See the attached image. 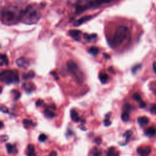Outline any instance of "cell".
Returning a JSON list of instances; mask_svg holds the SVG:
<instances>
[{"label": "cell", "instance_id": "obj_1", "mask_svg": "<svg viewBox=\"0 0 156 156\" xmlns=\"http://www.w3.org/2000/svg\"><path fill=\"white\" fill-rule=\"evenodd\" d=\"M41 17V12L37 5H29L22 11L20 21L27 24H33L37 23Z\"/></svg>", "mask_w": 156, "mask_h": 156}, {"label": "cell", "instance_id": "obj_2", "mask_svg": "<svg viewBox=\"0 0 156 156\" xmlns=\"http://www.w3.org/2000/svg\"><path fill=\"white\" fill-rule=\"evenodd\" d=\"M22 11L15 6H7L3 9L2 13V22L6 24H13L20 21Z\"/></svg>", "mask_w": 156, "mask_h": 156}, {"label": "cell", "instance_id": "obj_3", "mask_svg": "<svg viewBox=\"0 0 156 156\" xmlns=\"http://www.w3.org/2000/svg\"><path fill=\"white\" fill-rule=\"evenodd\" d=\"M131 36V33L128 27L126 26L118 27L114 36L113 37L111 44L113 48H116L121 45L127 40H128Z\"/></svg>", "mask_w": 156, "mask_h": 156}, {"label": "cell", "instance_id": "obj_4", "mask_svg": "<svg viewBox=\"0 0 156 156\" xmlns=\"http://www.w3.org/2000/svg\"><path fill=\"white\" fill-rule=\"evenodd\" d=\"M16 75L12 70H3L0 74V80L7 84H10L15 82Z\"/></svg>", "mask_w": 156, "mask_h": 156}, {"label": "cell", "instance_id": "obj_5", "mask_svg": "<svg viewBox=\"0 0 156 156\" xmlns=\"http://www.w3.org/2000/svg\"><path fill=\"white\" fill-rule=\"evenodd\" d=\"M67 67L68 72L72 75L76 76L77 78L79 79L80 76L79 75V67L75 62H73V60L68 61L67 63Z\"/></svg>", "mask_w": 156, "mask_h": 156}, {"label": "cell", "instance_id": "obj_6", "mask_svg": "<svg viewBox=\"0 0 156 156\" xmlns=\"http://www.w3.org/2000/svg\"><path fill=\"white\" fill-rule=\"evenodd\" d=\"M114 0H90L86 5L85 9L97 8L104 4H108L112 2Z\"/></svg>", "mask_w": 156, "mask_h": 156}, {"label": "cell", "instance_id": "obj_7", "mask_svg": "<svg viewBox=\"0 0 156 156\" xmlns=\"http://www.w3.org/2000/svg\"><path fill=\"white\" fill-rule=\"evenodd\" d=\"M16 64L19 67L23 68H27L29 65V60L24 57L18 58L16 60Z\"/></svg>", "mask_w": 156, "mask_h": 156}, {"label": "cell", "instance_id": "obj_8", "mask_svg": "<svg viewBox=\"0 0 156 156\" xmlns=\"http://www.w3.org/2000/svg\"><path fill=\"white\" fill-rule=\"evenodd\" d=\"M151 152V149L150 147H145V148H138L137 149V152L140 155V156H148Z\"/></svg>", "mask_w": 156, "mask_h": 156}, {"label": "cell", "instance_id": "obj_9", "mask_svg": "<svg viewBox=\"0 0 156 156\" xmlns=\"http://www.w3.org/2000/svg\"><path fill=\"white\" fill-rule=\"evenodd\" d=\"M91 17H92L91 16H84V17H82L81 18H79L78 20H77L75 22L74 26H79L81 25L82 24L85 23L88 20H89L90 18H91Z\"/></svg>", "mask_w": 156, "mask_h": 156}, {"label": "cell", "instance_id": "obj_10", "mask_svg": "<svg viewBox=\"0 0 156 156\" xmlns=\"http://www.w3.org/2000/svg\"><path fill=\"white\" fill-rule=\"evenodd\" d=\"M81 31L79 30H71L69 31V35L76 40H79L81 37Z\"/></svg>", "mask_w": 156, "mask_h": 156}, {"label": "cell", "instance_id": "obj_11", "mask_svg": "<svg viewBox=\"0 0 156 156\" xmlns=\"http://www.w3.org/2000/svg\"><path fill=\"white\" fill-rule=\"evenodd\" d=\"M138 123L140 124L141 126H143L146 125V124L149 123V118L146 116H141L138 118Z\"/></svg>", "mask_w": 156, "mask_h": 156}, {"label": "cell", "instance_id": "obj_12", "mask_svg": "<svg viewBox=\"0 0 156 156\" xmlns=\"http://www.w3.org/2000/svg\"><path fill=\"white\" fill-rule=\"evenodd\" d=\"M99 78H100V80L101 81V83L104 84L107 83V81L109 79V76L106 73L102 72V73H101L100 74Z\"/></svg>", "mask_w": 156, "mask_h": 156}, {"label": "cell", "instance_id": "obj_13", "mask_svg": "<svg viewBox=\"0 0 156 156\" xmlns=\"http://www.w3.org/2000/svg\"><path fill=\"white\" fill-rule=\"evenodd\" d=\"M71 118L75 122H78L80 120V118L78 112L75 110H72L71 111Z\"/></svg>", "mask_w": 156, "mask_h": 156}, {"label": "cell", "instance_id": "obj_14", "mask_svg": "<svg viewBox=\"0 0 156 156\" xmlns=\"http://www.w3.org/2000/svg\"><path fill=\"white\" fill-rule=\"evenodd\" d=\"M145 134H146V135H148V136L156 135V128H153V127H151L146 131Z\"/></svg>", "mask_w": 156, "mask_h": 156}, {"label": "cell", "instance_id": "obj_15", "mask_svg": "<svg viewBox=\"0 0 156 156\" xmlns=\"http://www.w3.org/2000/svg\"><path fill=\"white\" fill-rule=\"evenodd\" d=\"M119 152L115 150L114 147H111L109 149L107 156H118Z\"/></svg>", "mask_w": 156, "mask_h": 156}, {"label": "cell", "instance_id": "obj_16", "mask_svg": "<svg viewBox=\"0 0 156 156\" xmlns=\"http://www.w3.org/2000/svg\"><path fill=\"white\" fill-rule=\"evenodd\" d=\"M88 53L90 54L95 56H96V55H97L98 54V53H99V48L98 47H97V46H91L88 49Z\"/></svg>", "mask_w": 156, "mask_h": 156}, {"label": "cell", "instance_id": "obj_17", "mask_svg": "<svg viewBox=\"0 0 156 156\" xmlns=\"http://www.w3.org/2000/svg\"><path fill=\"white\" fill-rule=\"evenodd\" d=\"M8 64H9V61L7 56L5 54H2L1 55V66L2 67L3 64H5V65H8Z\"/></svg>", "mask_w": 156, "mask_h": 156}, {"label": "cell", "instance_id": "obj_18", "mask_svg": "<svg viewBox=\"0 0 156 156\" xmlns=\"http://www.w3.org/2000/svg\"><path fill=\"white\" fill-rule=\"evenodd\" d=\"M97 37V35L96 34H84V37L85 40L88 41L92 40L93 39H96Z\"/></svg>", "mask_w": 156, "mask_h": 156}, {"label": "cell", "instance_id": "obj_19", "mask_svg": "<svg viewBox=\"0 0 156 156\" xmlns=\"http://www.w3.org/2000/svg\"><path fill=\"white\" fill-rule=\"evenodd\" d=\"M121 119H122L123 121H124V122L128 121L129 119V115L128 112H126V111L123 112V113H122V115H121Z\"/></svg>", "mask_w": 156, "mask_h": 156}, {"label": "cell", "instance_id": "obj_20", "mask_svg": "<svg viewBox=\"0 0 156 156\" xmlns=\"http://www.w3.org/2000/svg\"><path fill=\"white\" fill-rule=\"evenodd\" d=\"M45 115L48 118H53L55 116L54 113L49 109H46L45 110Z\"/></svg>", "mask_w": 156, "mask_h": 156}, {"label": "cell", "instance_id": "obj_21", "mask_svg": "<svg viewBox=\"0 0 156 156\" xmlns=\"http://www.w3.org/2000/svg\"><path fill=\"white\" fill-rule=\"evenodd\" d=\"M132 135V131H130V130L127 131L125 133H124V137H125V138H126V144L128 142V141L129 140Z\"/></svg>", "mask_w": 156, "mask_h": 156}, {"label": "cell", "instance_id": "obj_22", "mask_svg": "<svg viewBox=\"0 0 156 156\" xmlns=\"http://www.w3.org/2000/svg\"><path fill=\"white\" fill-rule=\"evenodd\" d=\"M6 149H7V151L8 153L9 154H11L13 152H15V151H14V146H12L11 144L10 143H8L6 144Z\"/></svg>", "mask_w": 156, "mask_h": 156}, {"label": "cell", "instance_id": "obj_23", "mask_svg": "<svg viewBox=\"0 0 156 156\" xmlns=\"http://www.w3.org/2000/svg\"><path fill=\"white\" fill-rule=\"evenodd\" d=\"M132 98H133L135 101H138V102H139V103H141L142 101H143L141 96L138 94V93H135L133 95V96H132Z\"/></svg>", "mask_w": 156, "mask_h": 156}, {"label": "cell", "instance_id": "obj_24", "mask_svg": "<svg viewBox=\"0 0 156 156\" xmlns=\"http://www.w3.org/2000/svg\"><path fill=\"white\" fill-rule=\"evenodd\" d=\"M23 124H24V127H25L26 128H27V126L33 125V123L32 121L30 120V119H24V120L23 121Z\"/></svg>", "mask_w": 156, "mask_h": 156}, {"label": "cell", "instance_id": "obj_25", "mask_svg": "<svg viewBox=\"0 0 156 156\" xmlns=\"http://www.w3.org/2000/svg\"><path fill=\"white\" fill-rule=\"evenodd\" d=\"M12 93H14L15 99L16 100H18V99L21 97V93H20L18 91H17V90H13V91H12Z\"/></svg>", "mask_w": 156, "mask_h": 156}, {"label": "cell", "instance_id": "obj_26", "mask_svg": "<svg viewBox=\"0 0 156 156\" xmlns=\"http://www.w3.org/2000/svg\"><path fill=\"white\" fill-rule=\"evenodd\" d=\"M46 138H47V136L44 134L40 135V136L39 137V140L40 142H44L46 140Z\"/></svg>", "mask_w": 156, "mask_h": 156}, {"label": "cell", "instance_id": "obj_27", "mask_svg": "<svg viewBox=\"0 0 156 156\" xmlns=\"http://www.w3.org/2000/svg\"><path fill=\"white\" fill-rule=\"evenodd\" d=\"M27 152H35V148L33 145H29L27 146Z\"/></svg>", "mask_w": 156, "mask_h": 156}, {"label": "cell", "instance_id": "obj_28", "mask_svg": "<svg viewBox=\"0 0 156 156\" xmlns=\"http://www.w3.org/2000/svg\"><path fill=\"white\" fill-rule=\"evenodd\" d=\"M150 111L152 113L156 115V104H153L150 109Z\"/></svg>", "mask_w": 156, "mask_h": 156}, {"label": "cell", "instance_id": "obj_29", "mask_svg": "<svg viewBox=\"0 0 156 156\" xmlns=\"http://www.w3.org/2000/svg\"><path fill=\"white\" fill-rule=\"evenodd\" d=\"M1 111H2V112H3L4 113H9V109H8V108L6 106H2V107H1Z\"/></svg>", "mask_w": 156, "mask_h": 156}, {"label": "cell", "instance_id": "obj_30", "mask_svg": "<svg viewBox=\"0 0 156 156\" xmlns=\"http://www.w3.org/2000/svg\"><path fill=\"white\" fill-rule=\"evenodd\" d=\"M104 125L106 126H109L111 125L112 122L109 120V118H106L104 121Z\"/></svg>", "mask_w": 156, "mask_h": 156}, {"label": "cell", "instance_id": "obj_31", "mask_svg": "<svg viewBox=\"0 0 156 156\" xmlns=\"http://www.w3.org/2000/svg\"><path fill=\"white\" fill-rule=\"evenodd\" d=\"M141 65H136V66H135L134 67H133V68H132V73H135L140 68H141Z\"/></svg>", "mask_w": 156, "mask_h": 156}, {"label": "cell", "instance_id": "obj_32", "mask_svg": "<svg viewBox=\"0 0 156 156\" xmlns=\"http://www.w3.org/2000/svg\"><path fill=\"white\" fill-rule=\"evenodd\" d=\"M43 103V100H39L36 101V105L37 107H39V106H41Z\"/></svg>", "mask_w": 156, "mask_h": 156}, {"label": "cell", "instance_id": "obj_33", "mask_svg": "<svg viewBox=\"0 0 156 156\" xmlns=\"http://www.w3.org/2000/svg\"><path fill=\"white\" fill-rule=\"evenodd\" d=\"M95 143L97 145H100L102 143V140H101V138H100V137L97 138L95 140Z\"/></svg>", "mask_w": 156, "mask_h": 156}, {"label": "cell", "instance_id": "obj_34", "mask_svg": "<svg viewBox=\"0 0 156 156\" xmlns=\"http://www.w3.org/2000/svg\"><path fill=\"white\" fill-rule=\"evenodd\" d=\"M28 75H29V78H33L34 76H35V73L33 72V71H30L28 73Z\"/></svg>", "mask_w": 156, "mask_h": 156}, {"label": "cell", "instance_id": "obj_35", "mask_svg": "<svg viewBox=\"0 0 156 156\" xmlns=\"http://www.w3.org/2000/svg\"><path fill=\"white\" fill-rule=\"evenodd\" d=\"M22 78H23V79H24V80H26V79H29V76L28 73H27V74H26V73L23 74V76H22Z\"/></svg>", "mask_w": 156, "mask_h": 156}, {"label": "cell", "instance_id": "obj_36", "mask_svg": "<svg viewBox=\"0 0 156 156\" xmlns=\"http://www.w3.org/2000/svg\"><path fill=\"white\" fill-rule=\"evenodd\" d=\"M145 106H146V103L144 101H142L141 103H140V104H139L140 108H144L145 107Z\"/></svg>", "mask_w": 156, "mask_h": 156}, {"label": "cell", "instance_id": "obj_37", "mask_svg": "<svg viewBox=\"0 0 156 156\" xmlns=\"http://www.w3.org/2000/svg\"><path fill=\"white\" fill-rule=\"evenodd\" d=\"M27 156H37V155H36V154L35 153V152H27Z\"/></svg>", "mask_w": 156, "mask_h": 156}, {"label": "cell", "instance_id": "obj_38", "mask_svg": "<svg viewBox=\"0 0 156 156\" xmlns=\"http://www.w3.org/2000/svg\"><path fill=\"white\" fill-rule=\"evenodd\" d=\"M152 66H153L154 71V72H155V73H156V62H153Z\"/></svg>", "mask_w": 156, "mask_h": 156}, {"label": "cell", "instance_id": "obj_39", "mask_svg": "<svg viewBox=\"0 0 156 156\" xmlns=\"http://www.w3.org/2000/svg\"><path fill=\"white\" fill-rule=\"evenodd\" d=\"M101 152H99L98 151H96V152H94V154H93V156H100V154Z\"/></svg>", "mask_w": 156, "mask_h": 156}, {"label": "cell", "instance_id": "obj_40", "mask_svg": "<svg viewBox=\"0 0 156 156\" xmlns=\"http://www.w3.org/2000/svg\"><path fill=\"white\" fill-rule=\"evenodd\" d=\"M51 74L53 75V76L55 77V79H56V80H59V78H58V77L57 76V75H56V73L55 72H52V73H51Z\"/></svg>", "mask_w": 156, "mask_h": 156}, {"label": "cell", "instance_id": "obj_41", "mask_svg": "<svg viewBox=\"0 0 156 156\" xmlns=\"http://www.w3.org/2000/svg\"><path fill=\"white\" fill-rule=\"evenodd\" d=\"M49 156H57V152L56 151H52Z\"/></svg>", "mask_w": 156, "mask_h": 156}, {"label": "cell", "instance_id": "obj_42", "mask_svg": "<svg viewBox=\"0 0 156 156\" xmlns=\"http://www.w3.org/2000/svg\"><path fill=\"white\" fill-rule=\"evenodd\" d=\"M79 128H80L81 130H82V131H86V128H85L84 126H83V125L79 126Z\"/></svg>", "mask_w": 156, "mask_h": 156}, {"label": "cell", "instance_id": "obj_43", "mask_svg": "<svg viewBox=\"0 0 156 156\" xmlns=\"http://www.w3.org/2000/svg\"><path fill=\"white\" fill-rule=\"evenodd\" d=\"M103 55H104V56L106 59H110V57L109 55H108V54H106V53H104Z\"/></svg>", "mask_w": 156, "mask_h": 156}, {"label": "cell", "instance_id": "obj_44", "mask_svg": "<svg viewBox=\"0 0 156 156\" xmlns=\"http://www.w3.org/2000/svg\"><path fill=\"white\" fill-rule=\"evenodd\" d=\"M112 67H110V68H109V72H110V73H114V72H113V70L112 69Z\"/></svg>", "mask_w": 156, "mask_h": 156}, {"label": "cell", "instance_id": "obj_45", "mask_svg": "<svg viewBox=\"0 0 156 156\" xmlns=\"http://www.w3.org/2000/svg\"><path fill=\"white\" fill-rule=\"evenodd\" d=\"M3 126H4L3 123V121H2V122H1V128H0V129H2V128H3Z\"/></svg>", "mask_w": 156, "mask_h": 156}]
</instances>
